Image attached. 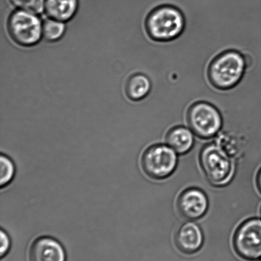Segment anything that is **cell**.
I'll list each match as a JSON object with an SVG mask.
<instances>
[{
	"instance_id": "1",
	"label": "cell",
	"mask_w": 261,
	"mask_h": 261,
	"mask_svg": "<svg viewBox=\"0 0 261 261\" xmlns=\"http://www.w3.org/2000/svg\"><path fill=\"white\" fill-rule=\"evenodd\" d=\"M146 32L156 42H170L178 38L186 27L185 17L178 8L161 5L148 13L144 22Z\"/></svg>"
},
{
	"instance_id": "2",
	"label": "cell",
	"mask_w": 261,
	"mask_h": 261,
	"mask_svg": "<svg viewBox=\"0 0 261 261\" xmlns=\"http://www.w3.org/2000/svg\"><path fill=\"white\" fill-rule=\"evenodd\" d=\"M246 70V61L241 53L235 50L225 51L217 55L210 63L208 78L215 88L222 90L236 86Z\"/></svg>"
},
{
	"instance_id": "3",
	"label": "cell",
	"mask_w": 261,
	"mask_h": 261,
	"mask_svg": "<svg viewBox=\"0 0 261 261\" xmlns=\"http://www.w3.org/2000/svg\"><path fill=\"white\" fill-rule=\"evenodd\" d=\"M199 162L204 175L211 185L223 186L234 175V163L231 155L216 142L210 143L201 150Z\"/></svg>"
},
{
	"instance_id": "4",
	"label": "cell",
	"mask_w": 261,
	"mask_h": 261,
	"mask_svg": "<svg viewBox=\"0 0 261 261\" xmlns=\"http://www.w3.org/2000/svg\"><path fill=\"white\" fill-rule=\"evenodd\" d=\"M186 124L201 139L216 137L223 127V119L219 110L206 102H196L187 112Z\"/></svg>"
},
{
	"instance_id": "5",
	"label": "cell",
	"mask_w": 261,
	"mask_h": 261,
	"mask_svg": "<svg viewBox=\"0 0 261 261\" xmlns=\"http://www.w3.org/2000/svg\"><path fill=\"white\" fill-rule=\"evenodd\" d=\"M140 163L148 177L155 180H165L173 175L177 167V153L168 145H153L143 153Z\"/></svg>"
},
{
	"instance_id": "6",
	"label": "cell",
	"mask_w": 261,
	"mask_h": 261,
	"mask_svg": "<svg viewBox=\"0 0 261 261\" xmlns=\"http://www.w3.org/2000/svg\"><path fill=\"white\" fill-rule=\"evenodd\" d=\"M10 37L22 46H32L39 42L42 35V25L34 13L17 10L12 13L8 22Z\"/></svg>"
},
{
	"instance_id": "7",
	"label": "cell",
	"mask_w": 261,
	"mask_h": 261,
	"mask_svg": "<svg viewBox=\"0 0 261 261\" xmlns=\"http://www.w3.org/2000/svg\"><path fill=\"white\" fill-rule=\"evenodd\" d=\"M233 244L235 251L243 259H261V219L253 218L243 222L235 232Z\"/></svg>"
},
{
	"instance_id": "8",
	"label": "cell",
	"mask_w": 261,
	"mask_h": 261,
	"mask_svg": "<svg viewBox=\"0 0 261 261\" xmlns=\"http://www.w3.org/2000/svg\"><path fill=\"white\" fill-rule=\"evenodd\" d=\"M176 206L179 213L184 218L189 221H196L205 216L208 211V197L201 189L189 188L178 196Z\"/></svg>"
},
{
	"instance_id": "9",
	"label": "cell",
	"mask_w": 261,
	"mask_h": 261,
	"mask_svg": "<svg viewBox=\"0 0 261 261\" xmlns=\"http://www.w3.org/2000/svg\"><path fill=\"white\" fill-rule=\"evenodd\" d=\"M177 249L184 254H195L203 247L204 234L201 227L194 222H187L181 225L175 236Z\"/></svg>"
},
{
	"instance_id": "10",
	"label": "cell",
	"mask_w": 261,
	"mask_h": 261,
	"mask_svg": "<svg viewBox=\"0 0 261 261\" xmlns=\"http://www.w3.org/2000/svg\"><path fill=\"white\" fill-rule=\"evenodd\" d=\"M28 258L30 261H65L62 245L53 238H38L31 245Z\"/></svg>"
},
{
	"instance_id": "11",
	"label": "cell",
	"mask_w": 261,
	"mask_h": 261,
	"mask_svg": "<svg viewBox=\"0 0 261 261\" xmlns=\"http://www.w3.org/2000/svg\"><path fill=\"white\" fill-rule=\"evenodd\" d=\"M194 133L184 125H176L168 130L165 136L166 144L178 155L188 153L194 147Z\"/></svg>"
},
{
	"instance_id": "12",
	"label": "cell",
	"mask_w": 261,
	"mask_h": 261,
	"mask_svg": "<svg viewBox=\"0 0 261 261\" xmlns=\"http://www.w3.org/2000/svg\"><path fill=\"white\" fill-rule=\"evenodd\" d=\"M46 14L58 21H67L75 15L78 8L77 0H45Z\"/></svg>"
},
{
	"instance_id": "13",
	"label": "cell",
	"mask_w": 261,
	"mask_h": 261,
	"mask_svg": "<svg viewBox=\"0 0 261 261\" xmlns=\"http://www.w3.org/2000/svg\"><path fill=\"white\" fill-rule=\"evenodd\" d=\"M152 83L147 76L142 73L130 76L127 82L126 91L127 97L133 101H140L150 93Z\"/></svg>"
},
{
	"instance_id": "14",
	"label": "cell",
	"mask_w": 261,
	"mask_h": 261,
	"mask_svg": "<svg viewBox=\"0 0 261 261\" xmlns=\"http://www.w3.org/2000/svg\"><path fill=\"white\" fill-rule=\"evenodd\" d=\"M65 30V25L63 22L54 19H48L42 25V35L46 40L54 42L62 37Z\"/></svg>"
},
{
	"instance_id": "15",
	"label": "cell",
	"mask_w": 261,
	"mask_h": 261,
	"mask_svg": "<svg viewBox=\"0 0 261 261\" xmlns=\"http://www.w3.org/2000/svg\"><path fill=\"white\" fill-rule=\"evenodd\" d=\"M0 185L7 186L11 182L15 175V166L11 159L6 155L0 157Z\"/></svg>"
},
{
	"instance_id": "16",
	"label": "cell",
	"mask_w": 261,
	"mask_h": 261,
	"mask_svg": "<svg viewBox=\"0 0 261 261\" xmlns=\"http://www.w3.org/2000/svg\"><path fill=\"white\" fill-rule=\"evenodd\" d=\"M15 7L34 14H40L44 8L43 0H10Z\"/></svg>"
},
{
	"instance_id": "17",
	"label": "cell",
	"mask_w": 261,
	"mask_h": 261,
	"mask_svg": "<svg viewBox=\"0 0 261 261\" xmlns=\"http://www.w3.org/2000/svg\"><path fill=\"white\" fill-rule=\"evenodd\" d=\"M0 240H1L0 255H1V257H3L9 252L10 247L9 237L4 230H1V232H0Z\"/></svg>"
},
{
	"instance_id": "18",
	"label": "cell",
	"mask_w": 261,
	"mask_h": 261,
	"mask_svg": "<svg viewBox=\"0 0 261 261\" xmlns=\"http://www.w3.org/2000/svg\"><path fill=\"white\" fill-rule=\"evenodd\" d=\"M256 185L258 190H259L261 194V168L260 169L259 172H258L256 176Z\"/></svg>"
},
{
	"instance_id": "19",
	"label": "cell",
	"mask_w": 261,
	"mask_h": 261,
	"mask_svg": "<svg viewBox=\"0 0 261 261\" xmlns=\"http://www.w3.org/2000/svg\"><path fill=\"white\" fill-rule=\"evenodd\" d=\"M260 213H261V210H260Z\"/></svg>"
},
{
	"instance_id": "20",
	"label": "cell",
	"mask_w": 261,
	"mask_h": 261,
	"mask_svg": "<svg viewBox=\"0 0 261 261\" xmlns=\"http://www.w3.org/2000/svg\"><path fill=\"white\" fill-rule=\"evenodd\" d=\"M260 261H261V259H260Z\"/></svg>"
}]
</instances>
